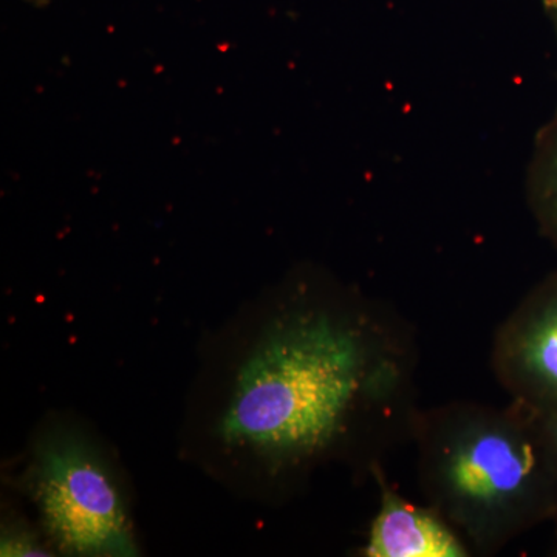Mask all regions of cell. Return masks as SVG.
Masks as SVG:
<instances>
[{"label":"cell","instance_id":"6da1fadb","mask_svg":"<svg viewBox=\"0 0 557 557\" xmlns=\"http://www.w3.org/2000/svg\"><path fill=\"white\" fill-rule=\"evenodd\" d=\"M368 354L361 333L327 313L281 319L240 369L223 438L281 460L324 449L375 380Z\"/></svg>","mask_w":557,"mask_h":557},{"label":"cell","instance_id":"7a4b0ae2","mask_svg":"<svg viewBox=\"0 0 557 557\" xmlns=\"http://www.w3.org/2000/svg\"><path fill=\"white\" fill-rule=\"evenodd\" d=\"M522 405V403H520ZM431 485L454 519L480 537L557 519V467L541 417L467 416L429 456Z\"/></svg>","mask_w":557,"mask_h":557},{"label":"cell","instance_id":"3957f363","mask_svg":"<svg viewBox=\"0 0 557 557\" xmlns=\"http://www.w3.org/2000/svg\"><path fill=\"white\" fill-rule=\"evenodd\" d=\"M32 490L47 533L75 556L138 555L119 490L83 440L57 435L36 454Z\"/></svg>","mask_w":557,"mask_h":557},{"label":"cell","instance_id":"277c9868","mask_svg":"<svg viewBox=\"0 0 557 557\" xmlns=\"http://www.w3.org/2000/svg\"><path fill=\"white\" fill-rule=\"evenodd\" d=\"M504 354L507 379L520 403L537 412H557V276L520 309Z\"/></svg>","mask_w":557,"mask_h":557},{"label":"cell","instance_id":"5b68a950","mask_svg":"<svg viewBox=\"0 0 557 557\" xmlns=\"http://www.w3.org/2000/svg\"><path fill=\"white\" fill-rule=\"evenodd\" d=\"M467 555L448 527L423 509L386 494L370 531V557H461Z\"/></svg>","mask_w":557,"mask_h":557},{"label":"cell","instance_id":"8992f818","mask_svg":"<svg viewBox=\"0 0 557 557\" xmlns=\"http://www.w3.org/2000/svg\"><path fill=\"white\" fill-rule=\"evenodd\" d=\"M536 203L542 225L557 244V131L545 146L539 168Z\"/></svg>","mask_w":557,"mask_h":557},{"label":"cell","instance_id":"52a82bcc","mask_svg":"<svg viewBox=\"0 0 557 557\" xmlns=\"http://www.w3.org/2000/svg\"><path fill=\"white\" fill-rule=\"evenodd\" d=\"M0 555L5 556H49L46 549L40 547L27 533H7L2 536L0 545Z\"/></svg>","mask_w":557,"mask_h":557},{"label":"cell","instance_id":"ba28073f","mask_svg":"<svg viewBox=\"0 0 557 557\" xmlns=\"http://www.w3.org/2000/svg\"><path fill=\"white\" fill-rule=\"evenodd\" d=\"M537 412V410H536ZM557 467V412H537Z\"/></svg>","mask_w":557,"mask_h":557},{"label":"cell","instance_id":"9c48e42d","mask_svg":"<svg viewBox=\"0 0 557 557\" xmlns=\"http://www.w3.org/2000/svg\"><path fill=\"white\" fill-rule=\"evenodd\" d=\"M549 9H552V14L553 17H555L557 28V0H552V2H549Z\"/></svg>","mask_w":557,"mask_h":557},{"label":"cell","instance_id":"30bf717a","mask_svg":"<svg viewBox=\"0 0 557 557\" xmlns=\"http://www.w3.org/2000/svg\"><path fill=\"white\" fill-rule=\"evenodd\" d=\"M25 2L32 3V5L44 7L50 2V0H25Z\"/></svg>","mask_w":557,"mask_h":557}]
</instances>
